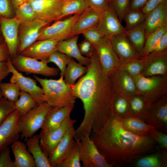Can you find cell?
<instances>
[{
    "label": "cell",
    "instance_id": "obj_16",
    "mask_svg": "<svg viewBox=\"0 0 167 167\" xmlns=\"http://www.w3.org/2000/svg\"><path fill=\"white\" fill-rule=\"evenodd\" d=\"M76 120L70 117L59 127L47 132H40V144L43 152L48 156L54 150L65 134L74 126Z\"/></svg>",
    "mask_w": 167,
    "mask_h": 167
},
{
    "label": "cell",
    "instance_id": "obj_59",
    "mask_svg": "<svg viewBox=\"0 0 167 167\" xmlns=\"http://www.w3.org/2000/svg\"><path fill=\"white\" fill-rule=\"evenodd\" d=\"M3 97L2 94V92L0 89V99Z\"/></svg>",
    "mask_w": 167,
    "mask_h": 167
},
{
    "label": "cell",
    "instance_id": "obj_15",
    "mask_svg": "<svg viewBox=\"0 0 167 167\" xmlns=\"http://www.w3.org/2000/svg\"><path fill=\"white\" fill-rule=\"evenodd\" d=\"M99 21L97 29L104 37L125 33L126 29L121 24L111 4L99 12Z\"/></svg>",
    "mask_w": 167,
    "mask_h": 167
},
{
    "label": "cell",
    "instance_id": "obj_40",
    "mask_svg": "<svg viewBox=\"0 0 167 167\" xmlns=\"http://www.w3.org/2000/svg\"><path fill=\"white\" fill-rule=\"evenodd\" d=\"M145 15L141 10H129L125 14L123 19L126 23V30L135 28L144 21Z\"/></svg>",
    "mask_w": 167,
    "mask_h": 167
},
{
    "label": "cell",
    "instance_id": "obj_33",
    "mask_svg": "<svg viewBox=\"0 0 167 167\" xmlns=\"http://www.w3.org/2000/svg\"><path fill=\"white\" fill-rule=\"evenodd\" d=\"M87 69V66H83L71 58L66 69L64 77L65 82L70 86L73 85L78 79L86 73Z\"/></svg>",
    "mask_w": 167,
    "mask_h": 167
},
{
    "label": "cell",
    "instance_id": "obj_17",
    "mask_svg": "<svg viewBox=\"0 0 167 167\" xmlns=\"http://www.w3.org/2000/svg\"><path fill=\"white\" fill-rule=\"evenodd\" d=\"M75 133L74 126L67 131L53 151L48 156L51 167H57L69 153L75 142Z\"/></svg>",
    "mask_w": 167,
    "mask_h": 167
},
{
    "label": "cell",
    "instance_id": "obj_8",
    "mask_svg": "<svg viewBox=\"0 0 167 167\" xmlns=\"http://www.w3.org/2000/svg\"><path fill=\"white\" fill-rule=\"evenodd\" d=\"M81 13L74 14L45 26L40 30L37 41L54 39L59 41L70 38L74 24Z\"/></svg>",
    "mask_w": 167,
    "mask_h": 167
},
{
    "label": "cell",
    "instance_id": "obj_52",
    "mask_svg": "<svg viewBox=\"0 0 167 167\" xmlns=\"http://www.w3.org/2000/svg\"><path fill=\"white\" fill-rule=\"evenodd\" d=\"M167 31L161 36L151 53H160L167 49Z\"/></svg>",
    "mask_w": 167,
    "mask_h": 167
},
{
    "label": "cell",
    "instance_id": "obj_41",
    "mask_svg": "<svg viewBox=\"0 0 167 167\" xmlns=\"http://www.w3.org/2000/svg\"><path fill=\"white\" fill-rule=\"evenodd\" d=\"M0 89L3 97L15 103L19 98L20 90L17 84L10 83H2Z\"/></svg>",
    "mask_w": 167,
    "mask_h": 167
},
{
    "label": "cell",
    "instance_id": "obj_30",
    "mask_svg": "<svg viewBox=\"0 0 167 167\" xmlns=\"http://www.w3.org/2000/svg\"><path fill=\"white\" fill-rule=\"evenodd\" d=\"M119 119L124 127L138 135H148L149 131L154 128L142 119L134 116L126 118H119Z\"/></svg>",
    "mask_w": 167,
    "mask_h": 167
},
{
    "label": "cell",
    "instance_id": "obj_37",
    "mask_svg": "<svg viewBox=\"0 0 167 167\" xmlns=\"http://www.w3.org/2000/svg\"><path fill=\"white\" fill-rule=\"evenodd\" d=\"M167 31V23L151 33L146 38L141 57H145L152 51L162 35Z\"/></svg>",
    "mask_w": 167,
    "mask_h": 167
},
{
    "label": "cell",
    "instance_id": "obj_26",
    "mask_svg": "<svg viewBox=\"0 0 167 167\" xmlns=\"http://www.w3.org/2000/svg\"><path fill=\"white\" fill-rule=\"evenodd\" d=\"M113 78L115 88L127 96L139 94L133 78L126 72L118 69Z\"/></svg>",
    "mask_w": 167,
    "mask_h": 167
},
{
    "label": "cell",
    "instance_id": "obj_10",
    "mask_svg": "<svg viewBox=\"0 0 167 167\" xmlns=\"http://www.w3.org/2000/svg\"><path fill=\"white\" fill-rule=\"evenodd\" d=\"M6 62L11 73L12 74L10 82L17 84L20 91L29 94L38 105L45 102L42 89L37 85L36 80L23 75L15 70L11 62L10 57Z\"/></svg>",
    "mask_w": 167,
    "mask_h": 167
},
{
    "label": "cell",
    "instance_id": "obj_42",
    "mask_svg": "<svg viewBox=\"0 0 167 167\" xmlns=\"http://www.w3.org/2000/svg\"><path fill=\"white\" fill-rule=\"evenodd\" d=\"M67 55L57 50L53 52L47 60L48 63H54L60 71V76L64 77L67 66L71 59Z\"/></svg>",
    "mask_w": 167,
    "mask_h": 167
},
{
    "label": "cell",
    "instance_id": "obj_25",
    "mask_svg": "<svg viewBox=\"0 0 167 167\" xmlns=\"http://www.w3.org/2000/svg\"><path fill=\"white\" fill-rule=\"evenodd\" d=\"M79 35L58 41L56 45L57 50L72 58L76 59L82 65L88 66L90 62V58L81 54L78 46Z\"/></svg>",
    "mask_w": 167,
    "mask_h": 167
},
{
    "label": "cell",
    "instance_id": "obj_39",
    "mask_svg": "<svg viewBox=\"0 0 167 167\" xmlns=\"http://www.w3.org/2000/svg\"><path fill=\"white\" fill-rule=\"evenodd\" d=\"M15 9V17L22 24L37 18L35 12L28 1H26Z\"/></svg>",
    "mask_w": 167,
    "mask_h": 167
},
{
    "label": "cell",
    "instance_id": "obj_5",
    "mask_svg": "<svg viewBox=\"0 0 167 167\" xmlns=\"http://www.w3.org/2000/svg\"><path fill=\"white\" fill-rule=\"evenodd\" d=\"M52 107L45 102L35 106L24 115L20 117L19 129L22 139L32 136L41 129L45 117Z\"/></svg>",
    "mask_w": 167,
    "mask_h": 167
},
{
    "label": "cell",
    "instance_id": "obj_51",
    "mask_svg": "<svg viewBox=\"0 0 167 167\" xmlns=\"http://www.w3.org/2000/svg\"><path fill=\"white\" fill-rule=\"evenodd\" d=\"M12 4L10 0H0V16L13 17Z\"/></svg>",
    "mask_w": 167,
    "mask_h": 167
},
{
    "label": "cell",
    "instance_id": "obj_36",
    "mask_svg": "<svg viewBox=\"0 0 167 167\" xmlns=\"http://www.w3.org/2000/svg\"><path fill=\"white\" fill-rule=\"evenodd\" d=\"M14 105L15 109L21 117L25 114L38 104L29 94L20 91L19 98L14 103Z\"/></svg>",
    "mask_w": 167,
    "mask_h": 167
},
{
    "label": "cell",
    "instance_id": "obj_20",
    "mask_svg": "<svg viewBox=\"0 0 167 167\" xmlns=\"http://www.w3.org/2000/svg\"><path fill=\"white\" fill-rule=\"evenodd\" d=\"M58 41L54 39L37 41L23 51L20 54L41 61H47L57 50Z\"/></svg>",
    "mask_w": 167,
    "mask_h": 167
},
{
    "label": "cell",
    "instance_id": "obj_48",
    "mask_svg": "<svg viewBox=\"0 0 167 167\" xmlns=\"http://www.w3.org/2000/svg\"><path fill=\"white\" fill-rule=\"evenodd\" d=\"M78 46L81 54L86 57L90 58L95 51L93 45L86 39L78 44Z\"/></svg>",
    "mask_w": 167,
    "mask_h": 167
},
{
    "label": "cell",
    "instance_id": "obj_60",
    "mask_svg": "<svg viewBox=\"0 0 167 167\" xmlns=\"http://www.w3.org/2000/svg\"><path fill=\"white\" fill-rule=\"evenodd\" d=\"M30 0H27V1H29Z\"/></svg>",
    "mask_w": 167,
    "mask_h": 167
},
{
    "label": "cell",
    "instance_id": "obj_50",
    "mask_svg": "<svg viewBox=\"0 0 167 167\" xmlns=\"http://www.w3.org/2000/svg\"><path fill=\"white\" fill-rule=\"evenodd\" d=\"M88 8L98 12L101 11L110 4L111 0H85Z\"/></svg>",
    "mask_w": 167,
    "mask_h": 167
},
{
    "label": "cell",
    "instance_id": "obj_46",
    "mask_svg": "<svg viewBox=\"0 0 167 167\" xmlns=\"http://www.w3.org/2000/svg\"><path fill=\"white\" fill-rule=\"evenodd\" d=\"M148 135L163 149L167 150V135L166 133L153 128L149 131Z\"/></svg>",
    "mask_w": 167,
    "mask_h": 167
},
{
    "label": "cell",
    "instance_id": "obj_35",
    "mask_svg": "<svg viewBox=\"0 0 167 167\" xmlns=\"http://www.w3.org/2000/svg\"><path fill=\"white\" fill-rule=\"evenodd\" d=\"M146 62V57L120 62L118 69L126 72L132 77H134L142 74Z\"/></svg>",
    "mask_w": 167,
    "mask_h": 167
},
{
    "label": "cell",
    "instance_id": "obj_23",
    "mask_svg": "<svg viewBox=\"0 0 167 167\" xmlns=\"http://www.w3.org/2000/svg\"><path fill=\"white\" fill-rule=\"evenodd\" d=\"M167 23V0L145 15L144 24L146 38L151 33Z\"/></svg>",
    "mask_w": 167,
    "mask_h": 167
},
{
    "label": "cell",
    "instance_id": "obj_49",
    "mask_svg": "<svg viewBox=\"0 0 167 167\" xmlns=\"http://www.w3.org/2000/svg\"><path fill=\"white\" fill-rule=\"evenodd\" d=\"M0 167H15L11 158L9 147L0 152Z\"/></svg>",
    "mask_w": 167,
    "mask_h": 167
},
{
    "label": "cell",
    "instance_id": "obj_55",
    "mask_svg": "<svg viewBox=\"0 0 167 167\" xmlns=\"http://www.w3.org/2000/svg\"><path fill=\"white\" fill-rule=\"evenodd\" d=\"M10 57L8 48L4 42L0 44V62L6 61Z\"/></svg>",
    "mask_w": 167,
    "mask_h": 167
},
{
    "label": "cell",
    "instance_id": "obj_14",
    "mask_svg": "<svg viewBox=\"0 0 167 167\" xmlns=\"http://www.w3.org/2000/svg\"><path fill=\"white\" fill-rule=\"evenodd\" d=\"M20 118L19 113L15 109L0 125V152L19 139Z\"/></svg>",
    "mask_w": 167,
    "mask_h": 167
},
{
    "label": "cell",
    "instance_id": "obj_24",
    "mask_svg": "<svg viewBox=\"0 0 167 167\" xmlns=\"http://www.w3.org/2000/svg\"><path fill=\"white\" fill-rule=\"evenodd\" d=\"M99 21V13L88 8L84 11L75 22L71 37L82 34L88 30L96 29Z\"/></svg>",
    "mask_w": 167,
    "mask_h": 167
},
{
    "label": "cell",
    "instance_id": "obj_11",
    "mask_svg": "<svg viewBox=\"0 0 167 167\" xmlns=\"http://www.w3.org/2000/svg\"><path fill=\"white\" fill-rule=\"evenodd\" d=\"M49 23L37 18L21 24L19 29V44L17 54H20L36 41L41 29Z\"/></svg>",
    "mask_w": 167,
    "mask_h": 167
},
{
    "label": "cell",
    "instance_id": "obj_3",
    "mask_svg": "<svg viewBox=\"0 0 167 167\" xmlns=\"http://www.w3.org/2000/svg\"><path fill=\"white\" fill-rule=\"evenodd\" d=\"M34 77L42 87L45 101L50 106L61 108L76 102L77 98L63 77L58 79H43L35 75Z\"/></svg>",
    "mask_w": 167,
    "mask_h": 167
},
{
    "label": "cell",
    "instance_id": "obj_44",
    "mask_svg": "<svg viewBox=\"0 0 167 167\" xmlns=\"http://www.w3.org/2000/svg\"><path fill=\"white\" fill-rule=\"evenodd\" d=\"M130 0H111V5L121 22L126 13L129 10Z\"/></svg>",
    "mask_w": 167,
    "mask_h": 167
},
{
    "label": "cell",
    "instance_id": "obj_47",
    "mask_svg": "<svg viewBox=\"0 0 167 167\" xmlns=\"http://www.w3.org/2000/svg\"><path fill=\"white\" fill-rule=\"evenodd\" d=\"M85 39L91 42L95 45L105 37L97 29L88 30L82 34Z\"/></svg>",
    "mask_w": 167,
    "mask_h": 167
},
{
    "label": "cell",
    "instance_id": "obj_13",
    "mask_svg": "<svg viewBox=\"0 0 167 167\" xmlns=\"http://www.w3.org/2000/svg\"><path fill=\"white\" fill-rule=\"evenodd\" d=\"M20 24L15 17L9 18L0 16L1 31L11 58L17 54L19 44V29Z\"/></svg>",
    "mask_w": 167,
    "mask_h": 167
},
{
    "label": "cell",
    "instance_id": "obj_43",
    "mask_svg": "<svg viewBox=\"0 0 167 167\" xmlns=\"http://www.w3.org/2000/svg\"><path fill=\"white\" fill-rule=\"evenodd\" d=\"M80 162L79 150L75 142L69 153L57 167H81Z\"/></svg>",
    "mask_w": 167,
    "mask_h": 167
},
{
    "label": "cell",
    "instance_id": "obj_53",
    "mask_svg": "<svg viewBox=\"0 0 167 167\" xmlns=\"http://www.w3.org/2000/svg\"><path fill=\"white\" fill-rule=\"evenodd\" d=\"M165 0H148L141 10L146 15Z\"/></svg>",
    "mask_w": 167,
    "mask_h": 167
},
{
    "label": "cell",
    "instance_id": "obj_21",
    "mask_svg": "<svg viewBox=\"0 0 167 167\" xmlns=\"http://www.w3.org/2000/svg\"><path fill=\"white\" fill-rule=\"evenodd\" d=\"M146 62L142 74L146 76L167 75V51L150 53L145 56Z\"/></svg>",
    "mask_w": 167,
    "mask_h": 167
},
{
    "label": "cell",
    "instance_id": "obj_57",
    "mask_svg": "<svg viewBox=\"0 0 167 167\" xmlns=\"http://www.w3.org/2000/svg\"><path fill=\"white\" fill-rule=\"evenodd\" d=\"M27 0H11L12 5L16 9L18 6Z\"/></svg>",
    "mask_w": 167,
    "mask_h": 167
},
{
    "label": "cell",
    "instance_id": "obj_34",
    "mask_svg": "<svg viewBox=\"0 0 167 167\" xmlns=\"http://www.w3.org/2000/svg\"><path fill=\"white\" fill-rule=\"evenodd\" d=\"M115 89L116 94L113 102L115 115L120 118L133 116L127 97Z\"/></svg>",
    "mask_w": 167,
    "mask_h": 167
},
{
    "label": "cell",
    "instance_id": "obj_61",
    "mask_svg": "<svg viewBox=\"0 0 167 167\" xmlns=\"http://www.w3.org/2000/svg\"></svg>",
    "mask_w": 167,
    "mask_h": 167
},
{
    "label": "cell",
    "instance_id": "obj_28",
    "mask_svg": "<svg viewBox=\"0 0 167 167\" xmlns=\"http://www.w3.org/2000/svg\"><path fill=\"white\" fill-rule=\"evenodd\" d=\"M25 140L28 150L33 158L36 167H51L48 156L41 146L39 135L34 134Z\"/></svg>",
    "mask_w": 167,
    "mask_h": 167
},
{
    "label": "cell",
    "instance_id": "obj_6",
    "mask_svg": "<svg viewBox=\"0 0 167 167\" xmlns=\"http://www.w3.org/2000/svg\"><path fill=\"white\" fill-rule=\"evenodd\" d=\"M78 146L83 167H113L99 152L90 135L85 134L78 139L75 137Z\"/></svg>",
    "mask_w": 167,
    "mask_h": 167
},
{
    "label": "cell",
    "instance_id": "obj_18",
    "mask_svg": "<svg viewBox=\"0 0 167 167\" xmlns=\"http://www.w3.org/2000/svg\"><path fill=\"white\" fill-rule=\"evenodd\" d=\"M146 122L159 131L167 133V94L152 104Z\"/></svg>",
    "mask_w": 167,
    "mask_h": 167
},
{
    "label": "cell",
    "instance_id": "obj_38",
    "mask_svg": "<svg viewBox=\"0 0 167 167\" xmlns=\"http://www.w3.org/2000/svg\"><path fill=\"white\" fill-rule=\"evenodd\" d=\"M88 8L85 0H65L62 8L61 18L82 13Z\"/></svg>",
    "mask_w": 167,
    "mask_h": 167
},
{
    "label": "cell",
    "instance_id": "obj_58",
    "mask_svg": "<svg viewBox=\"0 0 167 167\" xmlns=\"http://www.w3.org/2000/svg\"><path fill=\"white\" fill-rule=\"evenodd\" d=\"M4 42V38L2 36L0 28V44Z\"/></svg>",
    "mask_w": 167,
    "mask_h": 167
},
{
    "label": "cell",
    "instance_id": "obj_7",
    "mask_svg": "<svg viewBox=\"0 0 167 167\" xmlns=\"http://www.w3.org/2000/svg\"><path fill=\"white\" fill-rule=\"evenodd\" d=\"M10 61L15 70L27 74L40 75L49 77L57 76L60 71L58 68L48 66L47 61L38 60L20 54L10 58Z\"/></svg>",
    "mask_w": 167,
    "mask_h": 167
},
{
    "label": "cell",
    "instance_id": "obj_12",
    "mask_svg": "<svg viewBox=\"0 0 167 167\" xmlns=\"http://www.w3.org/2000/svg\"><path fill=\"white\" fill-rule=\"evenodd\" d=\"M65 0H31L28 1L34 10L37 18L49 22L61 19Z\"/></svg>",
    "mask_w": 167,
    "mask_h": 167
},
{
    "label": "cell",
    "instance_id": "obj_32",
    "mask_svg": "<svg viewBox=\"0 0 167 167\" xmlns=\"http://www.w3.org/2000/svg\"><path fill=\"white\" fill-rule=\"evenodd\" d=\"M167 150L163 149L162 152L141 157L138 159L135 165L137 167H166Z\"/></svg>",
    "mask_w": 167,
    "mask_h": 167
},
{
    "label": "cell",
    "instance_id": "obj_54",
    "mask_svg": "<svg viewBox=\"0 0 167 167\" xmlns=\"http://www.w3.org/2000/svg\"><path fill=\"white\" fill-rule=\"evenodd\" d=\"M11 73L6 61L0 62V85Z\"/></svg>",
    "mask_w": 167,
    "mask_h": 167
},
{
    "label": "cell",
    "instance_id": "obj_9",
    "mask_svg": "<svg viewBox=\"0 0 167 167\" xmlns=\"http://www.w3.org/2000/svg\"><path fill=\"white\" fill-rule=\"evenodd\" d=\"M94 46L105 72L111 74L118 69L120 61L112 47L110 38L104 37Z\"/></svg>",
    "mask_w": 167,
    "mask_h": 167
},
{
    "label": "cell",
    "instance_id": "obj_31",
    "mask_svg": "<svg viewBox=\"0 0 167 167\" xmlns=\"http://www.w3.org/2000/svg\"><path fill=\"white\" fill-rule=\"evenodd\" d=\"M125 33L136 52L141 57L146 40L144 21L135 28L126 30Z\"/></svg>",
    "mask_w": 167,
    "mask_h": 167
},
{
    "label": "cell",
    "instance_id": "obj_2",
    "mask_svg": "<svg viewBox=\"0 0 167 167\" xmlns=\"http://www.w3.org/2000/svg\"><path fill=\"white\" fill-rule=\"evenodd\" d=\"M90 136L100 153L113 166L131 164L153 148L155 143L148 135H139L127 130L115 115Z\"/></svg>",
    "mask_w": 167,
    "mask_h": 167
},
{
    "label": "cell",
    "instance_id": "obj_19",
    "mask_svg": "<svg viewBox=\"0 0 167 167\" xmlns=\"http://www.w3.org/2000/svg\"><path fill=\"white\" fill-rule=\"evenodd\" d=\"M74 105L73 104L61 108L52 107L46 115L41 132H49L60 126L70 117Z\"/></svg>",
    "mask_w": 167,
    "mask_h": 167
},
{
    "label": "cell",
    "instance_id": "obj_27",
    "mask_svg": "<svg viewBox=\"0 0 167 167\" xmlns=\"http://www.w3.org/2000/svg\"><path fill=\"white\" fill-rule=\"evenodd\" d=\"M14 156L15 167H35L33 156L28 151L26 144L19 139L11 145Z\"/></svg>",
    "mask_w": 167,
    "mask_h": 167
},
{
    "label": "cell",
    "instance_id": "obj_4",
    "mask_svg": "<svg viewBox=\"0 0 167 167\" xmlns=\"http://www.w3.org/2000/svg\"><path fill=\"white\" fill-rule=\"evenodd\" d=\"M167 75L146 76L141 74L132 77L139 94L152 104L167 94Z\"/></svg>",
    "mask_w": 167,
    "mask_h": 167
},
{
    "label": "cell",
    "instance_id": "obj_1",
    "mask_svg": "<svg viewBox=\"0 0 167 167\" xmlns=\"http://www.w3.org/2000/svg\"><path fill=\"white\" fill-rule=\"evenodd\" d=\"M90 58L86 73L71 85L74 95L82 101L84 111L81 122L75 129V136L78 139L96 132L115 115L114 72L109 74L103 71L95 50Z\"/></svg>",
    "mask_w": 167,
    "mask_h": 167
},
{
    "label": "cell",
    "instance_id": "obj_56",
    "mask_svg": "<svg viewBox=\"0 0 167 167\" xmlns=\"http://www.w3.org/2000/svg\"><path fill=\"white\" fill-rule=\"evenodd\" d=\"M148 0H130L129 10H141Z\"/></svg>",
    "mask_w": 167,
    "mask_h": 167
},
{
    "label": "cell",
    "instance_id": "obj_29",
    "mask_svg": "<svg viewBox=\"0 0 167 167\" xmlns=\"http://www.w3.org/2000/svg\"><path fill=\"white\" fill-rule=\"evenodd\" d=\"M127 97L133 116L139 118L146 122L152 104L139 94Z\"/></svg>",
    "mask_w": 167,
    "mask_h": 167
},
{
    "label": "cell",
    "instance_id": "obj_22",
    "mask_svg": "<svg viewBox=\"0 0 167 167\" xmlns=\"http://www.w3.org/2000/svg\"><path fill=\"white\" fill-rule=\"evenodd\" d=\"M110 39L112 47L120 62L141 57L136 52L125 33L115 35Z\"/></svg>",
    "mask_w": 167,
    "mask_h": 167
},
{
    "label": "cell",
    "instance_id": "obj_45",
    "mask_svg": "<svg viewBox=\"0 0 167 167\" xmlns=\"http://www.w3.org/2000/svg\"><path fill=\"white\" fill-rule=\"evenodd\" d=\"M15 110L14 103L3 97L0 99V125Z\"/></svg>",
    "mask_w": 167,
    "mask_h": 167
}]
</instances>
